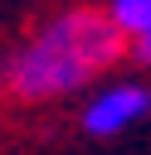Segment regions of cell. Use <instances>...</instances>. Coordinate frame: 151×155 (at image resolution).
Listing matches in <instances>:
<instances>
[{"mask_svg":"<svg viewBox=\"0 0 151 155\" xmlns=\"http://www.w3.org/2000/svg\"><path fill=\"white\" fill-rule=\"evenodd\" d=\"M107 15H112V24H117L127 39L151 34V0H112V5H107Z\"/></svg>","mask_w":151,"mask_h":155,"instance_id":"obj_3","label":"cell"},{"mask_svg":"<svg viewBox=\"0 0 151 155\" xmlns=\"http://www.w3.org/2000/svg\"><path fill=\"white\" fill-rule=\"evenodd\" d=\"M151 111V92L146 87H136V82H112V87H102L88 107H83V131L88 136H117V131H127L132 121H141Z\"/></svg>","mask_w":151,"mask_h":155,"instance_id":"obj_2","label":"cell"},{"mask_svg":"<svg viewBox=\"0 0 151 155\" xmlns=\"http://www.w3.org/2000/svg\"><path fill=\"white\" fill-rule=\"evenodd\" d=\"M132 53H136V63H151V34H141V39L132 44Z\"/></svg>","mask_w":151,"mask_h":155,"instance_id":"obj_4","label":"cell"},{"mask_svg":"<svg viewBox=\"0 0 151 155\" xmlns=\"http://www.w3.org/2000/svg\"><path fill=\"white\" fill-rule=\"evenodd\" d=\"M122 44H127V34L112 24V15H102V10H68V15L49 19L10 58L5 82L24 102L68 97L88 78H97L102 68H112L122 58Z\"/></svg>","mask_w":151,"mask_h":155,"instance_id":"obj_1","label":"cell"}]
</instances>
